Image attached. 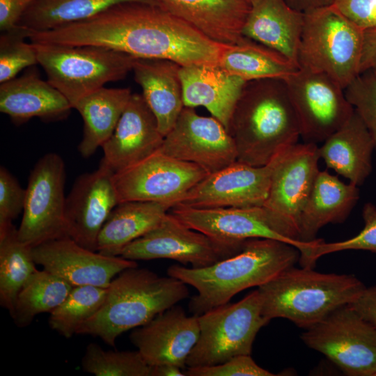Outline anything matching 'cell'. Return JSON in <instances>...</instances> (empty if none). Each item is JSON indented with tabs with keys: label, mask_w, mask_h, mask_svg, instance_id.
Returning a JSON list of instances; mask_svg holds the SVG:
<instances>
[{
	"label": "cell",
	"mask_w": 376,
	"mask_h": 376,
	"mask_svg": "<svg viewBox=\"0 0 376 376\" xmlns=\"http://www.w3.org/2000/svg\"><path fill=\"white\" fill-rule=\"evenodd\" d=\"M32 42L95 45L136 58H162L181 66H219L227 44L216 42L155 4H117L86 20L44 31H29Z\"/></svg>",
	"instance_id": "1"
},
{
	"label": "cell",
	"mask_w": 376,
	"mask_h": 376,
	"mask_svg": "<svg viewBox=\"0 0 376 376\" xmlns=\"http://www.w3.org/2000/svg\"><path fill=\"white\" fill-rule=\"evenodd\" d=\"M299 258V250L288 243L253 238L246 240L237 253L210 266L194 268L173 265L167 274L196 290L189 309L200 315L228 303L244 290L269 282L293 267Z\"/></svg>",
	"instance_id": "2"
},
{
	"label": "cell",
	"mask_w": 376,
	"mask_h": 376,
	"mask_svg": "<svg viewBox=\"0 0 376 376\" xmlns=\"http://www.w3.org/2000/svg\"><path fill=\"white\" fill-rule=\"evenodd\" d=\"M228 132L236 146L237 160L252 166H264L297 143L300 126L285 79L246 81Z\"/></svg>",
	"instance_id": "3"
},
{
	"label": "cell",
	"mask_w": 376,
	"mask_h": 376,
	"mask_svg": "<svg viewBox=\"0 0 376 376\" xmlns=\"http://www.w3.org/2000/svg\"><path fill=\"white\" fill-rule=\"evenodd\" d=\"M189 295L187 284L178 279L138 266L127 268L111 281L102 305L76 334L98 337L114 347L123 333L147 324Z\"/></svg>",
	"instance_id": "4"
},
{
	"label": "cell",
	"mask_w": 376,
	"mask_h": 376,
	"mask_svg": "<svg viewBox=\"0 0 376 376\" xmlns=\"http://www.w3.org/2000/svg\"><path fill=\"white\" fill-rule=\"evenodd\" d=\"M366 287L351 274H325L291 267L258 287L267 320L285 318L305 329L350 304Z\"/></svg>",
	"instance_id": "5"
},
{
	"label": "cell",
	"mask_w": 376,
	"mask_h": 376,
	"mask_svg": "<svg viewBox=\"0 0 376 376\" xmlns=\"http://www.w3.org/2000/svg\"><path fill=\"white\" fill-rule=\"evenodd\" d=\"M32 43L47 81L72 109L106 84L125 78L132 71L136 59L101 46Z\"/></svg>",
	"instance_id": "6"
},
{
	"label": "cell",
	"mask_w": 376,
	"mask_h": 376,
	"mask_svg": "<svg viewBox=\"0 0 376 376\" xmlns=\"http://www.w3.org/2000/svg\"><path fill=\"white\" fill-rule=\"evenodd\" d=\"M363 33L332 6L305 13L299 68L324 74L345 89L360 75Z\"/></svg>",
	"instance_id": "7"
},
{
	"label": "cell",
	"mask_w": 376,
	"mask_h": 376,
	"mask_svg": "<svg viewBox=\"0 0 376 376\" xmlns=\"http://www.w3.org/2000/svg\"><path fill=\"white\" fill-rule=\"evenodd\" d=\"M198 319L199 337L187 358V367L212 366L235 356L251 355L258 332L269 322L262 314L258 289L236 303L198 315Z\"/></svg>",
	"instance_id": "8"
},
{
	"label": "cell",
	"mask_w": 376,
	"mask_h": 376,
	"mask_svg": "<svg viewBox=\"0 0 376 376\" xmlns=\"http://www.w3.org/2000/svg\"><path fill=\"white\" fill-rule=\"evenodd\" d=\"M171 213L189 228L207 236L225 247L240 251L253 238L281 241L299 251L308 242L299 240L297 228L263 206L196 208L176 205Z\"/></svg>",
	"instance_id": "9"
},
{
	"label": "cell",
	"mask_w": 376,
	"mask_h": 376,
	"mask_svg": "<svg viewBox=\"0 0 376 376\" xmlns=\"http://www.w3.org/2000/svg\"><path fill=\"white\" fill-rule=\"evenodd\" d=\"M350 376H376V329L350 306L340 307L301 336Z\"/></svg>",
	"instance_id": "10"
},
{
	"label": "cell",
	"mask_w": 376,
	"mask_h": 376,
	"mask_svg": "<svg viewBox=\"0 0 376 376\" xmlns=\"http://www.w3.org/2000/svg\"><path fill=\"white\" fill-rule=\"evenodd\" d=\"M65 184V166L59 155L47 153L38 160L29 177L22 218L17 228L21 242L33 248L68 237Z\"/></svg>",
	"instance_id": "11"
},
{
	"label": "cell",
	"mask_w": 376,
	"mask_h": 376,
	"mask_svg": "<svg viewBox=\"0 0 376 376\" xmlns=\"http://www.w3.org/2000/svg\"><path fill=\"white\" fill-rule=\"evenodd\" d=\"M285 81L306 143L324 141L354 111L345 89L324 74L299 68Z\"/></svg>",
	"instance_id": "12"
},
{
	"label": "cell",
	"mask_w": 376,
	"mask_h": 376,
	"mask_svg": "<svg viewBox=\"0 0 376 376\" xmlns=\"http://www.w3.org/2000/svg\"><path fill=\"white\" fill-rule=\"evenodd\" d=\"M208 173L198 165L159 150L114 174L118 202L150 201L176 205Z\"/></svg>",
	"instance_id": "13"
},
{
	"label": "cell",
	"mask_w": 376,
	"mask_h": 376,
	"mask_svg": "<svg viewBox=\"0 0 376 376\" xmlns=\"http://www.w3.org/2000/svg\"><path fill=\"white\" fill-rule=\"evenodd\" d=\"M158 150L195 164L208 174L237 159L234 140L226 128L213 116H200L194 108L187 107L182 109Z\"/></svg>",
	"instance_id": "14"
},
{
	"label": "cell",
	"mask_w": 376,
	"mask_h": 376,
	"mask_svg": "<svg viewBox=\"0 0 376 376\" xmlns=\"http://www.w3.org/2000/svg\"><path fill=\"white\" fill-rule=\"evenodd\" d=\"M240 251L220 245L167 212L155 228L129 244L120 256L135 261L171 259L184 265L190 264L194 268H201Z\"/></svg>",
	"instance_id": "15"
},
{
	"label": "cell",
	"mask_w": 376,
	"mask_h": 376,
	"mask_svg": "<svg viewBox=\"0 0 376 376\" xmlns=\"http://www.w3.org/2000/svg\"><path fill=\"white\" fill-rule=\"evenodd\" d=\"M275 159L276 156L259 166L237 160L208 174L187 191L176 205L196 208L263 206L268 196Z\"/></svg>",
	"instance_id": "16"
},
{
	"label": "cell",
	"mask_w": 376,
	"mask_h": 376,
	"mask_svg": "<svg viewBox=\"0 0 376 376\" xmlns=\"http://www.w3.org/2000/svg\"><path fill=\"white\" fill-rule=\"evenodd\" d=\"M114 173L100 162L99 167L79 175L65 198V225L68 237L97 251L100 231L119 203Z\"/></svg>",
	"instance_id": "17"
},
{
	"label": "cell",
	"mask_w": 376,
	"mask_h": 376,
	"mask_svg": "<svg viewBox=\"0 0 376 376\" xmlns=\"http://www.w3.org/2000/svg\"><path fill=\"white\" fill-rule=\"evenodd\" d=\"M316 143H296L276 155L267 198L263 205L298 230L304 207L319 173ZM299 232V230H298Z\"/></svg>",
	"instance_id": "18"
},
{
	"label": "cell",
	"mask_w": 376,
	"mask_h": 376,
	"mask_svg": "<svg viewBox=\"0 0 376 376\" xmlns=\"http://www.w3.org/2000/svg\"><path fill=\"white\" fill-rule=\"evenodd\" d=\"M34 261L73 287L108 288L122 271L138 266L135 260L109 256L85 248L69 237L46 242L32 248Z\"/></svg>",
	"instance_id": "19"
},
{
	"label": "cell",
	"mask_w": 376,
	"mask_h": 376,
	"mask_svg": "<svg viewBox=\"0 0 376 376\" xmlns=\"http://www.w3.org/2000/svg\"><path fill=\"white\" fill-rule=\"evenodd\" d=\"M199 334L198 315L187 316L174 305L132 329L130 339L150 366L171 364L185 369Z\"/></svg>",
	"instance_id": "20"
},
{
	"label": "cell",
	"mask_w": 376,
	"mask_h": 376,
	"mask_svg": "<svg viewBox=\"0 0 376 376\" xmlns=\"http://www.w3.org/2000/svg\"><path fill=\"white\" fill-rule=\"evenodd\" d=\"M164 136L142 94L132 93L110 138L101 162L114 174L157 151Z\"/></svg>",
	"instance_id": "21"
},
{
	"label": "cell",
	"mask_w": 376,
	"mask_h": 376,
	"mask_svg": "<svg viewBox=\"0 0 376 376\" xmlns=\"http://www.w3.org/2000/svg\"><path fill=\"white\" fill-rule=\"evenodd\" d=\"M72 106L48 81L40 79L35 69L0 85V111L20 125L33 118L44 122L66 119Z\"/></svg>",
	"instance_id": "22"
},
{
	"label": "cell",
	"mask_w": 376,
	"mask_h": 376,
	"mask_svg": "<svg viewBox=\"0 0 376 376\" xmlns=\"http://www.w3.org/2000/svg\"><path fill=\"white\" fill-rule=\"evenodd\" d=\"M157 3L210 39L231 45L242 37L248 0H155Z\"/></svg>",
	"instance_id": "23"
},
{
	"label": "cell",
	"mask_w": 376,
	"mask_h": 376,
	"mask_svg": "<svg viewBox=\"0 0 376 376\" xmlns=\"http://www.w3.org/2000/svg\"><path fill=\"white\" fill-rule=\"evenodd\" d=\"M185 107H205L227 130L236 103L246 81L219 66H181Z\"/></svg>",
	"instance_id": "24"
},
{
	"label": "cell",
	"mask_w": 376,
	"mask_h": 376,
	"mask_svg": "<svg viewBox=\"0 0 376 376\" xmlns=\"http://www.w3.org/2000/svg\"><path fill=\"white\" fill-rule=\"evenodd\" d=\"M304 13L285 0H253L242 35L285 56L297 65Z\"/></svg>",
	"instance_id": "25"
},
{
	"label": "cell",
	"mask_w": 376,
	"mask_h": 376,
	"mask_svg": "<svg viewBox=\"0 0 376 376\" xmlns=\"http://www.w3.org/2000/svg\"><path fill=\"white\" fill-rule=\"evenodd\" d=\"M181 65L162 58H136L132 72L142 88V95L165 136L175 123L182 109Z\"/></svg>",
	"instance_id": "26"
},
{
	"label": "cell",
	"mask_w": 376,
	"mask_h": 376,
	"mask_svg": "<svg viewBox=\"0 0 376 376\" xmlns=\"http://www.w3.org/2000/svg\"><path fill=\"white\" fill-rule=\"evenodd\" d=\"M359 198L358 186L320 171L300 217L299 240L312 242L322 227L345 221Z\"/></svg>",
	"instance_id": "27"
},
{
	"label": "cell",
	"mask_w": 376,
	"mask_h": 376,
	"mask_svg": "<svg viewBox=\"0 0 376 376\" xmlns=\"http://www.w3.org/2000/svg\"><path fill=\"white\" fill-rule=\"evenodd\" d=\"M319 147L327 166L357 186L361 185L372 171L373 140L359 115L351 117Z\"/></svg>",
	"instance_id": "28"
},
{
	"label": "cell",
	"mask_w": 376,
	"mask_h": 376,
	"mask_svg": "<svg viewBox=\"0 0 376 376\" xmlns=\"http://www.w3.org/2000/svg\"><path fill=\"white\" fill-rule=\"evenodd\" d=\"M173 207L170 203H119L100 231L97 251L109 256H120L129 244L155 228Z\"/></svg>",
	"instance_id": "29"
},
{
	"label": "cell",
	"mask_w": 376,
	"mask_h": 376,
	"mask_svg": "<svg viewBox=\"0 0 376 376\" xmlns=\"http://www.w3.org/2000/svg\"><path fill=\"white\" fill-rule=\"evenodd\" d=\"M132 93L130 88L102 87L81 99L75 106L84 120L78 151L85 158L110 138Z\"/></svg>",
	"instance_id": "30"
},
{
	"label": "cell",
	"mask_w": 376,
	"mask_h": 376,
	"mask_svg": "<svg viewBox=\"0 0 376 376\" xmlns=\"http://www.w3.org/2000/svg\"><path fill=\"white\" fill-rule=\"evenodd\" d=\"M219 66L245 81L285 79L299 69L281 54L244 36L237 42L226 45Z\"/></svg>",
	"instance_id": "31"
},
{
	"label": "cell",
	"mask_w": 376,
	"mask_h": 376,
	"mask_svg": "<svg viewBox=\"0 0 376 376\" xmlns=\"http://www.w3.org/2000/svg\"><path fill=\"white\" fill-rule=\"evenodd\" d=\"M126 2L158 5L155 0H36L24 14L18 26L32 31H48L86 20Z\"/></svg>",
	"instance_id": "32"
},
{
	"label": "cell",
	"mask_w": 376,
	"mask_h": 376,
	"mask_svg": "<svg viewBox=\"0 0 376 376\" xmlns=\"http://www.w3.org/2000/svg\"><path fill=\"white\" fill-rule=\"evenodd\" d=\"M32 247L21 242L13 224L0 233V304L12 315L17 296L37 269Z\"/></svg>",
	"instance_id": "33"
},
{
	"label": "cell",
	"mask_w": 376,
	"mask_h": 376,
	"mask_svg": "<svg viewBox=\"0 0 376 376\" xmlns=\"http://www.w3.org/2000/svg\"><path fill=\"white\" fill-rule=\"evenodd\" d=\"M73 286L45 269H36L20 290L11 315L24 327L40 313H51L68 297Z\"/></svg>",
	"instance_id": "34"
},
{
	"label": "cell",
	"mask_w": 376,
	"mask_h": 376,
	"mask_svg": "<svg viewBox=\"0 0 376 376\" xmlns=\"http://www.w3.org/2000/svg\"><path fill=\"white\" fill-rule=\"evenodd\" d=\"M107 292V288L73 287L65 299L50 313L49 327L63 337L71 338L77 334L78 328L100 309Z\"/></svg>",
	"instance_id": "35"
},
{
	"label": "cell",
	"mask_w": 376,
	"mask_h": 376,
	"mask_svg": "<svg viewBox=\"0 0 376 376\" xmlns=\"http://www.w3.org/2000/svg\"><path fill=\"white\" fill-rule=\"evenodd\" d=\"M83 370L96 376H151L152 367L138 350H104L91 343L81 359Z\"/></svg>",
	"instance_id": "36"
},
{
	"label": "cell",
	"mask_w": 376,
	"mask_h": 376,
	"mask_svg": "<svg viewBox=\"0 0 376 376\" xmlns=\"http://www.w3.org/2000/svg\"><path fill=\"white\" fill-rule=\"evenodd\" d=\"M364 227L356 236L337 242L327 243L316 239L306 252L299 257L303 267L313 268L319 258L346 250H364L376 253V207L371 203L364 205L362 210Z\"/></svg>",
	"instance_id": "37"
},
{
	"label": "cell",
	"mask_w": 376,
	"mask_h": 376,
	"mask_svg": "<svg viewBox=\"0 0 376 376\" xmlns=\"http://www.w3.org/2000/svg\"><path fill=\"white\" fill-rule=\"evenodd\" d=\"M28 31L19 26L0 36V83L17 77L24 68L38 64L33 43L26 42Z\"/></svg>",
	"instance_id": "38"
},
{
	"label": "cell",
	"mask_w": 376,
	"mask_h": 376,
	"mask_svg": "<svg viewBox=\"0 0 376 376\" xmlns=\"http://www.w3.org/2000/svg\"><path fill=\"white\" fill-rule=\"evenodd\" d=\"M345 93L366 126L376 148V75L361 73L345 88Z\"/></svg>",
	"instance_id": "39"
},
{
	"label": "cell",
	"mask_w": 376,
	"mask_h": 376,
	"mask_svg": "<svg viewBox=\"0 0 376 376\" xmlns=\"http://www.w3.org/2000/svg\"><path fill=\"white\" fill-rule=\"evenodd\" d=\"M26 189L3 166L0 167V233L23 212Z\"/></svg>",
	"instance_id": "40"
},
{
	"label": "cell",
	"mask_w": 376,
	"mask_h": 376,
	"mask_svg": "<svg viewBox=\"0 0 376 376\" xmlns=\"http://www.w3.org/2000/svg\"><path fill=\"white\" fill-rule=\"evenodd\" d=\"M187 376H273L276 375L259 366L251 355H238L226 361L206 366L187 367Z\"/></svg>",
	"instance_id": "41"
},
{
	"label": "cell",
	"mask_w": 376,
	"mask_h": 376,
	"mask_svg": "<svg viewBox=\"0 0 376 376\" xmlns=\"http://www.w3.org/2000/svg\"><path fill=\"white\" fill-rule=\"evenodd\" d=\"M331 6L362 31L376 29V0H334Z\"/></svg>",
	"instance_id": "42"
},
{
	"label": "cell",
	"mask_w": 376,
	"mask_h": 376,
	"mask_svg": "<svg viewBox=\"0 0 376 376\" xmlns=\"http://www.w3.org/2000/svg\"><path fill=\"white\" fill-rule=\"evenodd\" d=\"M36 0H0V30H12L18 26L24 14Z\"/></svg>",
	"instance_id": "43"
},
{
	"label": "cell",
	"mask_w": 376,
	"mask_h": 376,
	"mask_svg": "<svg viewBox=\"0 0 376 376\" xmlns=\"http://www.w3.org/2000/svg\"><path fill=\"white\" fill-rule=\"evenodd\" d=\"M348 306L376 329V285L365 288Z\"/></svg>",
	"instance_id": "44"
},
{
	"label": "cell",
	"mask_w": 376,
	"mask_h": 376,
	"mask_svg": "<svg viewBox=\"0 0 376 376\" xmlns=\"http://www.w3.org/2000/svg\"><path fill=\"white\" fill-rule=\"evenodd\" d=\"M365 72L376 75V29L363 33L360 74Z\"/></svg>",
	"instance_id": "45"
},
{
	"label": "cell",
	"mask_w": 376,
	"mask_h": 376,
	"mask_svg": "<svg viewBox=\"0 0 376 376\" xmlns=\"http://www.w3.org/2000/svg\"><path fill=\"white\" fill-rule=\"evenodd\" d=\"M293 9L305 13L313 10L331 6L334 0H285Z\"/></svg>",
	"instance_id": "46"
},
{
	"label": "cell",
	"mask_w": 376,
	"mask_h": 376,
	"mask_svg": "<svg viewBox=\"0 0 376 376\" xmlns=\"http://www.w3.org/2000/svg\"><path fill=\"white\" fill-rule=\"evenodd\" d=\"M178 366L164 364L152 367L151 376H184L185 373Z\"/></svg>",
	"instance_id": "47"
},
{
	"label": "cell",
	"mask_w": 376,
	"mask_h": 376,
	"mask_svg": "<svg viewBox=\"0 0 376 376\" xmlns=\"http://www.w3.org/2000/svg\"><path fill=\"white\" fill-rule=\"evenodd\" d=\"M248 1L251 3V1H253V0H248Z\"/></svg>",
	"instance_id": "48"
}]
</instances>
